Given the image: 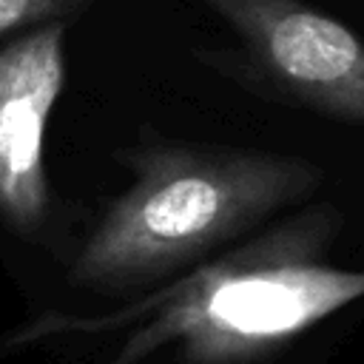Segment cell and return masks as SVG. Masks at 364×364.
<instances>
[{
	"label": "cell",
	"mask_w": 364,
	"mask_h": 364,
	"mask_svg": "<svg viewBox=\"0 0 364 364\" xmlns=\"http://www.w3.org/2000/svg\"><path fill=\"white\" fill-rule=\"evenodd\" d=\"M65 23H48L0 48V216L34 230L46 213L43 139L65 82Z\"/></svg>",
	"instance_id": "obj_4"
},
{
	"label": "cell",
	"mask_w": 364,
	"mask_h": 364,
	"mask_svg": "<svg viewBox=\"0 0 364 364\" xmlns=\"http://www.w3.org/2000/svg\"><path fill=\"white\" fill-rule=\"evenodd\" d=\"M88 0H0V34L65 23L80 14Z\"/></svg>",
	"instance_id": "obj_5"
},
{
	"label": "cell",
	"mask_w": 364,
	"mask_h": 364,
	"mask_svg": "<svg viewBox=\"0 0 364 364\" xmlns=\"http://www.w3.org/2000/svg\"><path fill=\"white\" fill-rule=\"evenodd\" d=\"M304 105L364 125V40L299 0H205Z\"/></svg>",
	"instance_id": "obj_3"
},
{
	"label": "cell",
	"mask_w": 364,
	"mask_h": 364,
	"mask_svg": "<svg viewBox=\"0 0 364 364\" xmlns=\"http://www.w3.org/2000/svg\"><path fill=\"white\" fill-rule=\"evenodd\" d=\"M336 230L330 208L304 210L176 282L162 299L142 304H162V313L117 364L171 338L182 341L188 364H242L364 299V270L324 259Z\"/></svg>",
	"instance_id": "obj_2"
},
{
	"label": "cell",
	"mask_w": 364,
	"mask_h": 364,
	"mask_svg": "<svg viewBox=\"0 0 364 364\" xmlns=\"http://www.w3.org/2000/svg\"><path fill=\"white\" fill-rule=\"evenodd\" d=\"M134 185L108 208L74 279L94 287H136L245 233L318 182L310 162L250 151L151 148L128 159Z\"/></svg>",
	"instance_id": "obj_1"
}]
</instances>
